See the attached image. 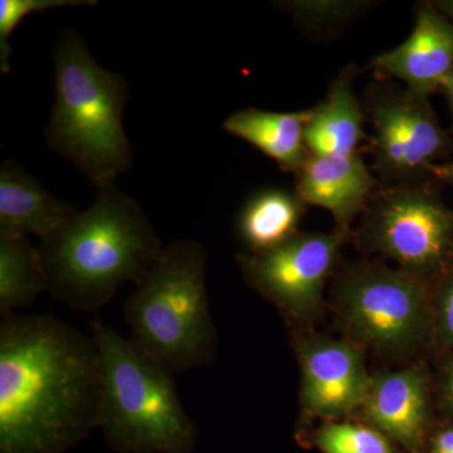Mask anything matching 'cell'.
<instances>
[{"mask_svg": "<svg viewBox=\"0 0 453 453\" xmlns=\"http://www.w3.org/2000/svg\"><path fill=\"white\" fill-rule=\"evenodd\" d=\"M92 336L50 315L0 321V453H65L98 428Z\"/></svg>", "mask_w": 453, "mask_h": 453, "instance_id": "obj_1", "label": "cell"}, {"mask_svg": "<svg viewBox=\"0 0 453 453\" xmlns=\"http://www.w3.org/2000/svg\"><path fill=\"white\" fill-rule=\"evenodd\" d=\"M97 190L88 210L37 247L47 292L79 311H97L125 283L138 285L164 250L138 203L116 186Z\"/></svg>", "mask_w": 453, "mask_h": 453, "instance_id": "obj_2", "label": "cell"}, {"mask_svg": "<svg viewBox=\"0 0 453 453\" xmlns=\"http://www.w3.org/2000/svg\"><path fill=\"white\" fill-rule=\"evenodd\" d=\"M53 59L55 104L44 133L47 146L97 189L115 186L133 164L122 122L129 100L127 79L98 65L73 29L57 38Z\"/></svg>", "mask_w": 453, "mask_h": 453, "instance_id": "obj_3", "label": "cell"}, {"mask_svg": "<svg viewBox=\"0 0 453 453\" xmlns=\"http://www.w3.org/2000/svg\"><path fill=\"white\" fill-rule=\"evenodd\" d=\"M100 369L98 428L119 453H189L198 431L172 372L110 325L91 324Z\"/></svg>", "mask_w": 453, "mask_h": 453, "instance_id": "obj_4", "label": "cell"}, {"mask_svg": "<svg viewBox=\"0 0 453 453\" xmlns=\"http://www.w3.org/2000/svg\"><path fill=\"white\" fill-rule=\"evenodd\" d=\"M207 261L198 241H174L125 303L130 339L172 374L202 368L216 357Z\"/></svg>", "mask_w": 453, "mask_h": 453, "instance_id": "obj_5", "label": "cell"}, {"mask_svg": "<svg viewBox=\"0 0 453 453\" xmlns=\"http://www.w3.org/2000/svg\"><path fill=\"white\" fill-rule=\"evenodd\" d=\"M342 309L360 342L387 350L419 344L429 329L427 295L418 276L404 270L362 267L342 286Z\"/></svg>", "mask_w": 453, "mask_h": 453, "instance_id": "obj_6", "label": "cell"}, {"mask_svg": "<svg viewBox=\"0 0 453 453\" xmlns=\"http://www.w3.org/2000/svg\"><path fill=\"white\" fill-rule=\"evenodd\" d=\"M369 240L377 251L412 275L438 270L453 246V214L419 188L380 193L368 219Z\"/></svg>", "mask_w": 453, "mask_h": 453, "instance_id": "obj_7", "label": "cell"}, {"mask_svg": "<svg viewBox=\"0 0 453 453\" xmlns=\"http://www.w3.org/2000/svg\"><path fill=\"white\" fill-rule=\"evenodd\" d=\"M348 228L332 234H296L275 250L240 257L247 282L288 314L305 318L319 308L325 280Z\"/></svg>", "mask_w": 453, "mask_h": 453, "instance_id": "obj_8", "label": "cell"}, {"mask_svg": "<svg viewBox=\"0 0 453 453\" xmlns=\"http://www.w3.org/2000/svg\"><path fill=\"white\" fill-rule=\"evenodd\" d=\"M369 113L375 169L383 177L412 178L445 150L446 135L425 97L410 91L380 95L372 101Z\"/></svg>", "mask_w": 453, "mask_h": 453, "instance_id": "obj_9", "label": "cell"}, {"mask_svg": "<svg viewBox=\"0 0 453 453\" xmlns=\"http://www.w3.org/2000/svg\"><path fill=\"white\" fill-rule=\"evenodd\" d=\"M299 356L306 416L339 418L362 408L371 377L357 348L336 340H314L301 345Z\"/></svg>", "mask_w": 453, "mask_h": 453, "instance_id": "obj_10", "label": "cell"}, {"mask_svg": "<svg viewBox=\"0 0 453 453\" xmlns=\"http://www.w3.org/2000/svg\"><path fill=\"white\" fill-rule=\"evenodd\" d=\"M362 412L372 427L405 451L421 452L429 423L427 377L422 366L371 377Z\"/></svg>", "mask_w": 453, "mask_h": 453, "instance_id": "obj_11", "label": "cell"}, {"mask_svg": "<svg viewBox=\"0 0 453 453\" xmlns=\"http://www.w3.org/2000/svg\"><path fill=\"white\" fill-rule=\"evenodd\" d=\"M375 70L395 77L408 91L426 97L442 88L453 70V23L434 7H421L410 37L378 56Z\"/></svg>", "mask_w": 453, "mask_h": 453, "instance_id": "obj_12", "label": "cell"}, {"mask_svg": "<svg viewBox=\"0 0 453 453\" xmlns=\"http://www.w3.org/2000/svg\"><path fill=\"white\" fill-rule=\"evenodd\" d=\"M295 174L296 195L305 204L329 211L340 228H348L375 187L359 154H309Z\"/></svg>", "mask_w": 453, "mask_h": 453, "instance_id": "obj_13", "label": "cell"}, {"mask_svg": "<svg viewBox=\"0 0 453 453\" xmlns=\"http://www.w3.org/2000/svg\"><path fill=\"white\" fill-rule=\"evenodd\" d=\"M79 213L13 160L0 166V234L43 240Z\"/></svg>", "mask_w": 453, "mask_h": 453, "instance_id": "obj_14", "label": "cell"}, {"mask_svg": "<svg viewBox=\"0 0 453 453\" xmlns=\"http://www.w3.org/2000/svg\"><path fill=\"white\" fill-rule=\"evenodd\" d=\"M312 109L296 112L243 109L226 119V133L250 142L279 164L296 173L309 157L305 129Z\"/></svg>", "mask_w": 453, "mask_h": 453, "instance_id": "obj_15", "label": "cell"}, {"mask_svg": "<svg viewBox=\"0 0 453 453\" xmlns=\"http://www.w3.org/2000/svg\"><path fill=\"white\" fill-rule=\"evenodd\" d=\"M350 80V71L336 77L326 100L312 109L305 129L310 154H357V146L365 138V115L351 88Z\"/></svg>", "mask_w": 453, "mask_h": 453, "instance_id": "obj_16", "label": "cell"}, {"mask_svg": "<svg viewBox=\"0 0 453 453\" xmlns=\"http://www.w3.org/2000/svg\"><path fill=\"white\" fill-rule=\"evenodd\" d=\"M305 203L296 193L264 189L247 201L238 217L241 241L251 253L275 250L297 234Z\"/></svg>", "mask_w": 453, "mask_h": 453, "instance_id": "obj_17", "label": "cell"}, {"mask_svg": "<svg viewBox=\"0 0 453 453\" xmlns=\"http://www.w3.org/2000/svg\"><path fill=\"white\" fill-rule=\"evenodd\" d=\"M47 292L38 249L28 237L0 234V315L16 314Z\"/></svg>", "mask_w": 453, "mask_h": 453, "instance_id": "obj_18", "label": "cell"}, {"mask_svg": "<svg viewBox=\"0 0 453 453\" xmlns=\"http://www.w3.org/2000/svg\"><path fill=\"white\" fill-rule=\"evenodd\" d=\"M314 442L323 453H398L386 434L356 423H325L316 431Z\"/></svg>", "mask_w": 453, "mask_h": 453, "instance_id": "obj_19", "label": "cell"}, {"mask_svg": "<svg viewBox=\"0 0 453 453\" xmlns=\"http://www.w3.org/2000/svg\"><path fill=\"white\" fill-rule=\"evenodd\" d=\"M96 0H0V71L11 73L12 47L9 38L29 14L50 9L89 7Z\"/></svg>", "mask_w": 453, "mask_h": 453, "instance_id": "obj_20", "label": "cell"}, {"mask_svg": "<svg viewBox=\"0 0 453 453\" xmlns=\"http://www.w3.org/2000/svg\"><path fill=\"white\" fill-rule=\"evenodd\" d=\"M437 330L445 344L453 345V276L443 288L438 303Z\"/></svg>", "mask_w": 453, "mask_h": 453, "instance_id": "obj_21", "label": "cell"}, {"mask_svg": "<svg viewBox=\"0 0 453 453\" xmlns=\"http://www.w3.org/2000/svg\"><path fill=\"white\" fill-rule=\"evenodd\" d=\"M431 453H453V427L434 434L431 441Z\"/></svg>", "mask_w": 453, "mask_h": 453, "instance_id": "obj_22", "label": "cell"}, {"mask_svg": "<svg viewBox=\"0 0 453 453\" xmlns=\"http://www.w3.org/2000/svg\"><path fill=\"white\" fill-rule=\"evenodd\" d=\"M442 395L446 404L453 411V360L446 366L443 374Z\"/></svg>", "mask_w": 453, "mask_h": 453, "instance_id": "obj_23", "label": "cell"}, {"mask_svg": "<svg viewBox=\"0 0 453 453\" xmlns=\"http://www.w3.org/2000/svg\"><path fill=\"white\" fill-rule=\"evenodd\" d=\"M428 173L434 174V177L441 180L449 181L453 184V162L445 164H434L429 166Z\"/></svg>", "mask_w": 453, "mask_h": 453, "instance_id": "obj_24", "label": "cell"}, {"mask_svg": "<svg viewBox=\"0 0 453 453\" xmlns=\"http://www.w3.org/2000/svg\"><path fill=\"white\" fill-rule=\"evenodd\" d=\"M442 88L445 89L447 98H449V106H451V111L453 115V70L451 74H449V79H447L446 82L443 83Z\"/></svg>", "mask_w": 453, "mask_h": 453, "instance_id": "obj_25", "label": "cell"}, {"mask_svg": "<svg viewBox=\"0 0 453 453\" xmlns=\"http://www.w3.org/2000/svg\"><path fill=\"white\" fill-rule=\"evenodd\" d=\"M438 8L453 19V0L438 3Z\"/></svg>", "mask_w": 453, "mask_h": 453, "instance_id": "obj_26", "label": "cell"}]
</instances>
